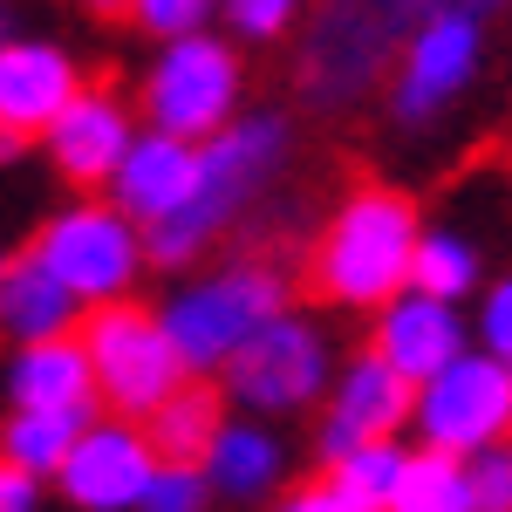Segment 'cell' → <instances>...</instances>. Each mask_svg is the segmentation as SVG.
I'll return each mask as SVG.
<instances>
[{
	"mask_svg": "<svg viewBox=\"0 0 512 512\" xmlns=\"http://www.w3.org/2000/svg\"><path fill=\"white\" fill-rule=\"evenodd\" d=\"M417 246H424V219H417L410 192L355 185L328 212L315 253H308V287L328 308H376L383 315L396 294H410Z\"/></svg>",
	"mask_w": 512,
	"mask_h": 512,
	"instance_id": "1",
	"label": "cell"
},
{
	"mask_svg": "<svg viewBox=\"0 0 512 512\" xmlns=\"http://www.w3.org/2000/svg\"><path fill=\"white\" fill-rule=\"evenodd\" d=\"M424 28V0H315L301 48H294V82L301 103L315 110H349L403 62V48Z\"/></svg>",
	"mask_w": 512,
	"mask_h": 512,
	"instance_id": "2",
	"label": "cell"
},
{
	"mask_svg": "<svg viewBox=\"0 0 512 512\" xmlns=\"http://www.w3.org/2000/svg\"><path fill=\"white\" fill-rule=\"evenodd\" d=\"M287 164V117L280 110H253L239 117L226 137L205 144V178L185 212H171L164 226H151V260L158 267H192L205 246H219V233L260 198V185Z\"/></svg>",
	"mask_w": 512,
	"mask_h": 512,
	"instance_id": "3",
	"label": "cell"
},
{
	"mask_svg": "<svg viewBox=\"0 0 512 512\" xmlns=\"http://www.w3.org/2000/svg\"><path fill=\"white\" fill-rule=\"evenodd\" d=\"M158 315H164V328H171V342H178V355H185L192 376H226V362H233L267 321L287 315V280H280L267 260H233V267H219V274L178 287Z\"/></svg>",
	"mask_w": 512,
	"mask_h": 512,
	"instance_id": "4",
	"label": "cell"
},
{
	"mask_svg": "<svg viewBox=\"0 0 512 512\" xmlns=\"http://www.w3.org/2000/svg\"><path fill=\"white\" fill-rule=\"evenodd\" d=\"M82 349H89V369H96L103 410H117L123 424H151L164 403L192 383V369H185V355H178V342H171L164 315L144 308V301L89 308Z\"/></svg>",
	"mask_w": 512,
	"mask_h": 512,
	"instance_id": "5",
	"label": "cell"
},
{
	"mask_svg": "<svg viewBox=\"0 0 512 512\" xmlns=\"http://www.w3.org/2000/svg\"><path fill=\"white\" fill-rule=\"evenodd\" d=\"M28 253L76 294L82 308H110V301H130V287H137L144 260H151V239L110 198H76V205L41 219Z\"/></svg>",
	"mask_w": 512,
	"mask_h": 512,
	"instance_id": "6",
	"label": "cell"
},
{
	"mask_svg": "<svg viewBox=\"0 0 512 512\" xmlns=\"http://www.w3.org/2000/svg\"><path fill=\"white\" fill-rule=\"evenodd\" d=\"M239 55L233 41L219 35H192L158 48V62L144 69V89H137V110L151 130L164 137H185V144H212L239 123Z\"/></svg>",
	"mask_w": 512,
	"mask_h": 512,
	"instance_id": "7",
	"label": "cell"
},
{
	"mask_svg": "<svg viewBox=\"0 0 512 512\" xmlns=\"http://www.w3.org/2000/svg\"><path fill=\"white\" fill-rule=\"evenodd\" d=\"M417 437L444 458H478L512 437V369L499 355H458L437 383L417 390Z\"/></svg>",
	"mask_w": 512,
	"mask_h": 512,
	"instance_id": "8",
	"label": "cell"
},
{
	"mask_svg": "<svg viewBox=\"0 0 512 512\" xmlns=\"http://www.w3.org/2000/svg\"><path fill=\"white\" fill-rule=\"evenodd\" d=\"M328 383H335V376H328V342H321V328L308 315L267 321V328L226 362V376H219V390L233 396L239 410H253V417L308 410Z\"/></svg>",
	"mask_w": 512,
	"mask_h": 512,
	"instance_id": "9",
	"label": "cell"
},
{
	"mask_svg": "<svg viewBox=\"0 0 512 512\" xmlns=\"http://www.w3.org/2000/svg\"><path fill=\"white\" fill-rule=\"evenodd\" d=\"M478 55H485V21L465 14H424L417 41L403 48L390 76V117L396 123H431L444 103L465 96V82L478 76Z\"/></svg>",
	"mask_w": 512,
	"mask_h": 512,
	"instance_id": "10",
	"label": "cell"
},
{
	"mask_svg": "<svg viewBox=\"0 0 512 512\" xmlns=\"http://www.w3.org/2000/svg\"><path fill=\"white\" fill-rule=\"evenodd\" d=\"M158 444L144 424H123V417H103V424H89L76 444V458L62 465V499L82 512H144V492H151V478H158Z\"/></svg>",
	"mask_w": 512,
	"mask_h": 512,
	"instance_id": "11",
	"label": "cell"
},
{
	"mask_svg": "<svg viewBox=\"0 0 512 512\" xmlns=\"http://www.w3.org/2000/svg\"><path fill=\"white\" fill-rule=\"evenodd\" d=\"M82 89H89V82H82L69 48L14 35L0 48V130H7V144L48 137L55 123L69 117V103H76Z\"/></svg>",
	"mask_w": 512,
	"mask_h": 512,
	"instance_id": "12",
	"label": "cell"
},
{
	"mask_svg": "<svg viewBox=\"0 0 512 512\" xmlns=\"http://www.w3.org/2000/svg\"><path fill=\"white\" fill-rule=\"evenodd\" d=\"M205 178V144H185V137H164V130H137L123 171L110 178V205L130 212L144 233L164 226L171 212H185Z\"/></svg>",
	"mask_w": 512,
	"mask_h": 512,
	"instance_id": "13",
	"label": "cell"
},
{
	"mask_svg": "<svg viewBox=\"0 0 512 512\" xmlns=\"http://www.w3.org/2000/svg\"><path fill=\"white\" fill-rule=\"evenodd\" d=\"M130 144H137V130H130L123 96H117V89H96V82L69 103V117L41 137L48 164H55L69 185H103V192H110V178L123 171Z\"/></svg>",
	"mask_w": 512,
	"mask_h": 512,
	"instance_id": "14",
	"label": "cell"
},
{
	"mask_svg": "<svg viewBox=\"0 0 512 512\" xmlns=\"http://www.w3.org/2000/svg\"><path fill=\"white\" fill-rule=\"evenodd\" d=\"M369 349L390 362L403 383H437L458 355H472L465 349V321H458V308L451 301H431V294H396L390 308L376 315V335H369Z\"/></svg>",
	"mask_w": 512,
	"mask_h": 512,
	"instance_id": "15",
	"label": "cell"
},
{
	"mask_svg": "<svg viewBox=\"0 0 512 512\" xmlns=\"http://www.w3.org/2000/svg\"><path fill=\"white\" fill-rule=\"evenodd\" d=\"M7 396H14V410H55V417L96 424V403L103 396H96V369H89L82 335L14 349V362H7Z\"/></svg>",
	"mask_w": 512,
	"mask_h": 512,
	"instance_id": "16",
	"label": "cell"
},
{
	"mask_svg": "<svg viewBox=\"0 0 512 512\" xmlns=\"http://www.w3.org/2000/svg\"><path fill=\"white\" fill-rule=\"evenodd\" d=\"M82 321H89V308L41 267L35 253H14V260L0 267V328L14 335V349L69 342V335H82Z\"/></svg>",
	"mask_w": 512,
	"mask_h": 512,
	"instance_id": "17",
	"label": "cell"
},
{
	"mask_svg": "<svg viewBox=\"0 0 512 512\" xmlns=\"http://www.w3.org/2000/svg\"><path fill=\"white\" fill-rule=\"evenodd\" d=\"M328 417L349 424L362 444H390L403 424H417V383H403L376 349H362V355H349V369L335 376Z\"/></svg>",
	"mask_w": 512,
	"mask_h": 512,
	"instance_id": "18",
	"label": "cell"
},
{
	"mask_svg": "<svg viewBox=\"0 0 512 512\" xmlns=\"http://www.w3.org/2000/svg\"><path fill=\"white\" fill-rule=\"evenodd\" d=\"M280 472H287V451H280V437L267 431V424H226L219 431V444H212V458H205V478H212V492L219 499H267L280 485Z\"/></svg>",
	"mask_w": 512,
	"mask_h": 512,
	"instance_id": "19",
	"label": "cell"
},
{
	"mask_svg": "<svg viewBox=\"0 0 512 512\" xmlns=\"http://www.w3.org/2000/svg\"><path fill=\"white\" fill-rule=\"evenodd\" d=\"M144 431H151V444H158L164 465H205L212 444H219V431H226V403H219L212 383H198V376H192V383L171 396Z\"/></svg>",
	"mask_w": 512,
	"mask_h": 512,
	"instance_id": "20",
	"label": "cell"
},
{
	"mask_svg": "<svg viewBox=\"0 0 512 512\" xmlns=\"http://www.w3.org/2000/svg\"><path fill=\"white\" fill-rule=\"evenodd\" d=\"M82 431H89L82 417H55V410H14V417H7V431H0V451H7V465H21V472L62 478V465L76 458Z\"/></svg>",
	"mask_w": 512,
	"mask_h": 512,
	"instance_id": "21",
	"label": "cell"
},
{
	"mask_svg": "<svg viewBox=\"0 0 512 512\" xmlns=\"http://www.w3.org/2000/svg\"><path fill=\"white\" fill-rule=\"evenodd\" d=\"M403 465H410V451H396V444H362L355 458L328 465L321 485H328L349 512H390L396 485H403Z\"/></svg>",
	"mask_w": 512,
	"mask_h": 512,
	"instance_id": "22",
	"label": "cell"
},
{
	"mask_svg": "<svg viewBox=\"0 0 512 512\" xmlns=\"http://www.w3.org/2000/svg\"><path fill=\"white\" fill-rule=\"evenodd\" d=\"M390 512H478L465 458H444V451H410V465H403V485H396Z\"/></svg>",
	"mask_w": 512,
	"mask_h": 512,
	"instance_id": "23",
	"label": "cell"
},
{
	"mask_svg": "<svg viewBox=\"0 0 512 512\" xmlns=\"http://www.w3.org/2000/svg\"><path fill=\"white\" fill-rule=\"evenodd\" d=\"M410 287L458 308V301L478 287V246L465 233H451V226H431L424 246H417V274H410Z\"/></svg>",
	"mask_w": 512,
	"mask_h": 512,
	"instance_id": "24",
	"label": "cell"
},
{
	"mask_svg": "<svg viewBox=\"0 0 512 512\" xmlns=\"http://www.w3.org/2000/svg\"><path fill=\"white\" fill-rule=\"evenodd\" d=\"M219 7H226V0H137V7H130V21L171 48V41L205 35V28L219 21Z\"/></svg>",
	"mask_w": 512,
	"mask_h": 512,
	"instance_id": "25",
	"label": "cell"
},
{
	"mask_svg": "<svg viewBox=\"0 0 512 512\" xmlns=\"http://www.w3.org/2000/svg\"><path fill=\"white\" fill-rule=\"evenodd\" d=\"M205 499H212L205 465H158L151 492H144V512H205Z\"/></svg>",
	"mask_w": 512,
	"mask_h": 512,
	"instance_id": "26",
	"label": "cell"
},
{
	"mask_svg": "<svg viewBox=\"0 0 512 512\" xmlns=\"http://www.w3.org/2000/svg\"><path fill=\"white\" fill-rule=\"evenodd\" d=\"M294 14H301V0H226V7H219V21H226L239 41H280L294 28Z\"/></svg>",
	"mask_w": 512,
	"mask_h": 512,
	"instance_id": "27",
	"label": "cell"
},
{
	"mask_svg": "<svg viewBox=\"0 0 512 512\" xmlns=\"http://www.w3.org/2000/svg\"><path fill=\"white\" fill-rule=\"evenodd\" d=\"M465 472H472L478 512H512V437L492 444V451H478V458H465Z\"/></svg>",
	"mask_w": 512,
	"mask_h": 512,
	"instance_id": "28",
	"label": "cell"
},
{
	"mask_svg": "<svg viewBox=\"0 0 512 512\" xmlns=\"http://www.w3.org/2000/svg\"><path fill=\"white\" fill-rule=\"evenodd\" d=\"M472 335H478V349H485V355H499V362L512 369V274L485 287V301H478Z\"/></svg>",
	"mask_w": 512,
	"mask_h": 512,
	"instance_id": "29",
	"label": "cell"
},
{
	"mask_svg": "<svg viewBox=\"0 0 512 512\" xmlns=\"http://www.w3.org/2000/svg\"><path fill=\"white\" fill-rule=\"evenodd\" d=\"M41 499V478L21 472V465H0V512H35Z\"/></svg>",
	"mask_w": 512,
	"mask_h": 512,
	"instance_id": "30",
	"label": "cell"
},
{
	"mask_svg": "<svg viewBox=\"0 0 512 512\" xmlns=\"http://www.w3.org/2000/svg\"><path fill=\"white\" fill-rule=\"evenodd\" d=\"M512 0H424V14H465V21H492Z\"/></svg>",
	"mask_w": 512,
	"mask_h": 512,
	"instance_id": "31",
	"label": "cell"
},
{
	"mask_svg": "<svg viewBox=\"0 0 512 512\" xmlns=\"http://www.w3.org/2000/svg\"><path fill=\"white\" fill-rule=\"evenodd\" d=\"M274 512H349V506H342L328 485H301V492H294V499H280Z\"/></svg>",
	"mask_w": 512,
	"mask_h": 512,
	"instance_id": "32",
	"label": "cell"
},
{
	"mask_svg": "<svg viewBox=\"0 0 512 512\" xmlns=\"http://www.w3.org/2000/svg\"><path fill=\"white\" fill-rule=\"evenodd\" d=\"M89 7H96V14H130L137 0H89Z\"/></svg>",
	"mask_w": 512,
	"mask_h": 512,
	"instance_id": "33",
	"label": "cell"
}]
</instances>
